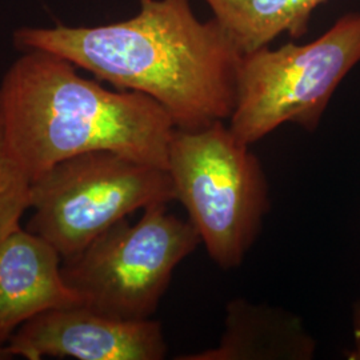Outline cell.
Masks as SVG:
<instances>
[{"label": "cell", "mask_w": 360, "mask_h": 360, "mask_svg": "<svg viewBox=\"0 0 360 360\" xmlns=\"http://www.w3.org/2000/svg\"><path fill=\"white\" fill-rule=\"evenodd\" d=\"M15 44L51 52L117 90L153 98L179 129L229 120L243 52L214 18L188 0H141L127 20L95 27H25Z\"/></svg>", "instance_id": "obj_1"}, {"label": "cell", "mask_w": 360, "mask_h": 360, "mask_svg": "<svg viewBox=\"0 0 360 360\" xmlns=\"http://www.w3.org/2000/svg\"><path fill=\"white\" fill-rule=\"evenodd\" d=\"M51 52L26 50L0 82V123L31 181L77 155L112 151L167 169L175 123L153 98L108 90Z\"/></svg>", "instance_id": "obj_2"}, {"label": "cell", "mask_w": 360, "mask_h": 360, "mask_svg": "<svg viewBox=\"0 0 360 360\" xmlns=\"http://www.w3.org/2000/svg\"><path fill=\"white\" fill-rule=\"evenodd\" d=\"M167 171L175 200L187 211L211 260L238 269L255 243L270 210L264 169L250 146L223 120L199 129H175Z\"/></svg>", "instance_id": "obj_3"}, {"label": "cell", "mask_w": 360, "mask_h": 360, "mask_svg": "<svg viewBox=\"0 0 360 360\" xmlns=\"http://www.w3.org/2000/svg\"><path fill=\"white\" fill-rule=\"evenodd\" d=\"M360 62V13L307 44L260 47L242 56L229 127L251 146L285 123L314 132L338 86Z\"/></svg>", "instance_id": "obj_4"}, {"label": "cell", "mask_w": 360, "mask_h": 360, "mask_svg": "<svg viewBox=\"0 0 360 360\" xmlns=\"http://www.w3.org/2000/svg\"><path fill=\"white\" fill-rule=\"evenodd\" d=\"M175 200L167 169L112 151H91L59 162L31 181L27 230L63 259L138 210Z\"/></svg>", "instance_id": "obj_5"}, {"label": "cell", "mask_w": 360, "mask_h": 360, "mask_svg": "<svg viewBox=\"0 0 360 360\" xmlns=\"http://www.w3.org/2000/svg\"><path fill=\"white\" fill-rule=\"evenodd\" d=\"M200 243L188 219L158 203L144 208L136 223L123 219L63 259L62 271L84 306L122 319H150L175 269Z\"/></svg>", "instance_id": "obj_6"}, {"label": "cell", "mask_w": 360, "mask_h": 360, "mask_svg": "<svg viewBox=\"0 0 360 360\" xmlns=\"http://www.w3.org/2000/svg\"><path fill=\"white\" fill-rule=\"evenodd\" d=\"M6 349L28 360H162L167 342L151 318L122 319L80 304L39 314L15 331Z\"/></svg>", "instance_id": "obj_7"}, {"label": "cell", "mask_w": 360, "mask_h": 360, "mask_svg": "<svg viewBox=\"0 0 360 360\" xmlns=\"http://www.w3.org/2000/svg\"><path fill=\"white\" fill-rule=\"evenodd\" d=\"M62 260L53 245L27 229L0 239V346L39 314L83 304L65 281Z\"/></svg>", "instance_id": "obj_8"}, {"label": "cell", "mask_w": 360, "mask_h": 360, "mask_svg": "<svg viewBox=\"0 0 360 360\" xmlns=\"http://www.w3.org/2000/svg\"><path fill=\"white\" fill-rule=\"evenodd\" d=\"M316 340L299 315L242 297L226 306L218 346L180 355L179 360H311Z\"/></svg>", "instance_id": "obj_9"}, {"label": "cell", "mask_w": 360, "mask_h": 360, "mask_svg": "<svg viewBox=\"0 0 360 360\" xmlns=\"http://www.w3.org/2000/svg\"><path fill=\"white\" fill-rule=\"evenodd\" d=\"M214 18L245 52L269 46L287 32L292 38L309 30L314 11L326 0H205Z\"/></svg>", "instance_id": "obj_10"}, {"label": "cell", "mask_w": 360, "mask_h": 360, "mask_svg": "<svg viewBox=\"0 0 360 360\" xmlns=\"http://www.w3.org/2000/svg\"><path fill=\"white\" fill-rule=\"evenodd\" d=\"M31 179L7 143L0 123V239L20 227L30 208Z\"/></svg>", "instance_id": "obj_11"}, {"label": "cell", "mask_w": 360, "mask_h": 360, "mask_svg": "<svg viewBox=\"0 0 360 360\" xmlns=\"http://www.w3.org/2000/svg\"><path fill=\"white\" fill-rule=\"evenodd\" d=\"M352 330H354V349L348 352L347 359L360 360V300L354 303Z\"/></svg>", "instance_id": "obj_12"}, {"label": "cell", "mask_w": 360, "mask_h": 360, "mask_svg": "<svg viewBox=\"0 0 360 360\" xmlns=\"http://www.w3.org/2000/svg\"><path fill=\"white\" fill-rule=\"evenodd\" d=\"M7 358H11V356L8 355V352H7V349H6L4 346H0V360L7 359Z\"/></svg>", "instance_id": "obj_13"}]
</instances>
